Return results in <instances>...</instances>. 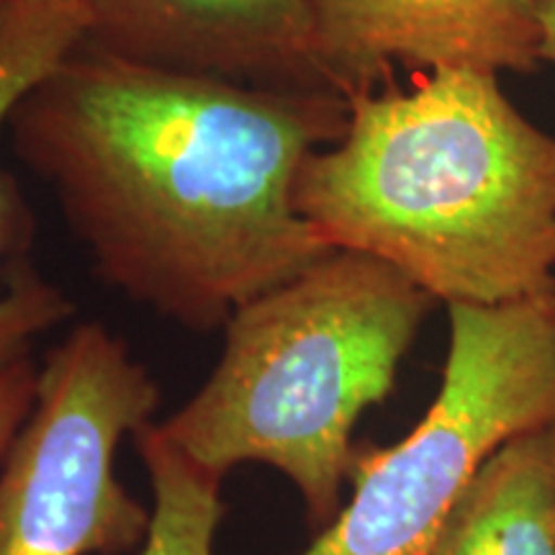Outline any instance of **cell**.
<instances>
[{
    "label": "cell",
    "instance_id": "1",
    "mask_svg": "<svg viewBox=\"0 0 555 555\" xmlns=\"http://www.w3.org/2000/svg\"><path fill=\"white\" fill-rule=\"evenodd\" d=\"M345 127L335 90L170 73L80 44L5 131L108 286L211 332L332 253L298 214L296 183Z\"/></svg>",
    "mask_w": 555,
    "mask_h": 555
},
{
    "label": "cell",
    "instance_id": "2",
    "mask_svg": "<svg viewBox=\"0 0 555 555\" xmlns=\"http://www.w3.org/2000/svg\"><path fill=\"white\" fill-rule=\"evenodd\" d=\"M296 208L332 249L384 260L448 307L555 291V134L499 75L440 67L350 95L345 134L304 163Z\"/></svg>",
    "mask_w": 555,
    "mask_h": 555
},
{
    "label": "cell",
    "instance_id": "3",
    "mask_svg": "<svg viewBox=\"0 0 555 555\" xmlns=\"http://www.w3.org/2000/svg\"><path fill=\"white\" fill-rule=\"evenodd\" d=\"M433 304L388 262L332 249L229 317L214 373L157 425L219 478L242 463L281 470L309 522L327 527L358 420L391 393Z\"/></svg>",
    "mask_w": 555,
    "mask_h": 555
},
{
    "label": "cell",
    "instance_id": "4",
    "mask_svg": "<svg viewBox=\"0 0 555 555\" xmlns=\"http://www.w3.org/2000/svg\"><path fill=\"white\" fill-rule=\"evenodd\" d=\"M448 319L435 401L397 446L356 455L350 502L301 555H429L483 463L555 420V291Z\"/></svg>",
    "mask_w": 555,
    "mask_h": 555
},
{
    "label": "cell",
    "instance_id": "5",
    "mask_svg": "<svg viewBox=\"0 0 555 555\" xmlns=\"http://www.w3.org/2000/svg\"><path fill=\"white\" fill-rule=\"evenodd\" d=\"M159 386L106 324L67 332L0 457V555H124L152 512L116 478L127 435L155 420Z\"/></svg>",
    "mask_w": 555,
    "mask_h": 555
},
{
    "label": "cell",
    "instance_id": "6",
    "mask_svg": "<svg viewBox=\"0 0 555 555\" xmlns=\"http://www.w3.org/2000/svg\"><path fill=\"white\" fill-rule=\"evenodd\" d=\"M82 44L134 65L270 88L335 90L314 0H73ZM337 93V90H335Z\"/></svg>",
    "mask_w": 555,
    "mask_h": 555
},
{
    "label": "cell",
    "instance_id": "7",
    "mask_svg": "<svg viewBox=\"0 0 555 555\" xmlns=\"http://www.w3.org/2000/svg\"><path fill=\"white\" fill-rule=\"evenodd\" d=\"M540 0H314L322 57L339 95L373 90L393 65L530 73Z\"/></svg>",
    "mask_w": 555,
    "mask_h": 555
},
{
    "label": "cell",
    "instance_id": "8",
    "mask_svg": "<svg viewBox=\"0 0 555 555\" xmlns=\"http://www.w3.org/2000/svg\"><path fill=\"white\" fill-rule=\"evenodd\" d=\"M86 37L73 0H21L0 16V134L11 111ZM34 221L13 180L0 172V376L29 363L34 343L67 322L75 304L31 260Z\"/></svg>",
    "mask_w": 555,
    "mask_h": 555
},
{
    "label": "cell",
    "instance_id": "9",
    "mask_svg": "<svg viewBox=\"0 0 555 555\" xmlns=\"http://www.w3.org/2000/svg\"><path fill=\"white\" fill-rule=\"evenodd\" d=\"M429 555H555V420L483 463Z\"/></svg>",
    "mask_w": 555,
    "mask_h": 555
},
{
    "label": "cell",
    "instance_id": "10",
    "mask_svg": "<svg viewBox=\"0 0 555 555\" xmlns=\"http://www.w3.org/2000/svg\"><path fill=\"white\" fill-rule=\"evenodd\" d=\"M134 442L155 499L147 538L137 555H214L224 517L221 478L193 463L157 422L139 429Z\"/></svg>",
    "mask_w": 555,
    "mask_h": 555
},
{
    "label": "cell",
    "instance_id": "11",
    "mask_svg": "<svg viewBox=\"0 0 555 555\" xmlns=\"http://www.w3.org/2000/svg\"><path fill=\"white\" fill-rule=\"evenodd\" d=\"M39 367L31 363H21L0 376V457L16 437L18 427L29 416L34 399H37Z\"/></svg>",
    "mask_w": 555,
    "mask_h": 555
},
{
    "label": "cell",
    "instance_id": "12",
    "mask_svg": "<svg viewBox=\"0 0 555 555\" xmlns=\"http://www.w3.org/2000/svg\"><path fill=\"white\" fill-rule=\"evenodd\" d=\"M540 60L555 65V0H540Z\"/></svg>",
    "mask_w": 555,
    "mask_h": 555
},
{
    "label": "cell",
    "instance_id": "13",
    "mask_svg": "<svg viewBox=\"0 0 555 555\" xmlns=\"http://www.w3.org/2000/svg\"><path fill=\"white\" fill-rule=\"evenodd\" d=\"M18 3H21V0H0V16H3L5 11H11L13 5H18Z\"/></svg>",
    "mask_w": 555,
    "mask_h": 555
}]
</instances>
